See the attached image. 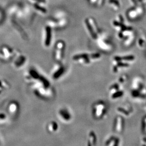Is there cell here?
Returning <instances> with one entry per match:
<instances>
[{"label": "cell", "instance_id": "10", "mask_svg": "<svg viewBox=\"0 0 146 146\" xmlns=\"http://www.w3.org/2000/svg\"><path fill=\"white\" fill-rule=\"evenodd\" d=\"M98 139L97 134L93 131H90L88 135L87 146H95L97 145Z\"/></svg>", "mask_w": 146, "mask_h": 146}, {"label": "cell", "instance_id": "17", "mask_svg": "<svg viewBox=\"0 0 146 146\" xmlns=\"http://www.w3.org/2000/svg\"><path fill=\"white\" fill-rule=\"evenodd\" d=\"M116 110L120 115L123 117H128L131 113L130 109H127V108L123 106H119L116 108Z\"/></svg>", "mask_w": 146, "mask_h": 146}, {"label": "cell", "instance_id": "1", "mask_svg": "<svg viewBox=\"0 0 146 146\" xmlns=\"http://www.w3.org/2000/svg\"><path fill=\"white\" fill-rule=\"evenodd\" d=\"M113 26L116 28L119 33L118 37L124 42L126 46L131 44L133 40V29L131 27L127 26L124 24V21L121 17H119L118 20L114 21L113 22Z\"/></svg>", "mask_w": 146, "mask_h": 146}, {"label": "cell", "instance_id": "24", "mask_svg": "<svg viewBox=\"0 0 146 146\" xmlns=\"http://www.w3.org/2000/svg\"><path fill=\"white\" fill-rule=\"evenodd\" d=\"M145 41L143 39H139L138 42V44L140 47H144L145 46Z\"/></svg>", "mask_w": 146, "mask_h": 146}, {"label": "cell", "instance_id": "15", "mask_svg": "<svg viewBox=\"0 0 146 146\" xmlns=\"http://www.w3.org/2000/svg\"><path fill=\"white\" fill-rule=\"evenodd\" d=\"M98 46L100 47L101 49L104 51H109L112 49V45L109 42H108L106 40H99L98 42Z\"/></svg>", "mask_w": 146, "mask_h": 146}, {"label": "cell", "instance_id": "4", "mask_svg": "<svg viewBox=\"0 0 146 146\" xmlns=\"http://www.w3.org/2000/svg\"><path fill=\"white\" fill-rule=\"evenodd\" d=\"M15 55L14 50L8 46H3L0 49V59L3 61L11 60L15 58Z\"/></svg>", "mask_w": 146, "mask_h": 146}, {"label": "cell", "instance_id": "22", "mask_svg": "<svg viewBox=\"0 0 146 146\" xmlns=\"http://www.w3.org/2000/svg\"><path fill=\"white\" fill-rule=\"evenodd\" d=\"M8 119L7 115L3 113H0V125L5 123Z\"/></svg>", "mask_w": 146, "mask_h": 146}, {"label": "cell", "instance_id": "5", "mask_svg": "<svg viewBox=\"0 0 146 146\" xmlns=\"http://www.w3.org/2000/svg\"><path fill=\"white\" fill-rule=\"evenodd\" d=\"M125 126V120L124 117L121 115H119L114 118L113 122V129L114 132L121 133L124 130Z\"/></svg>", "mask_w": 146, "mask_h": 146}, {"label": "cell", "instance_id": "3", "mask_svg": "<svg viewBox=\"0 0 146 146\" xmlns=\"http://www.w3.org/2000/svg\"><path fill=\"white\" fill-rule=\"evenodd\" d=\"M72 60L83 65H88L92 61L91 59V54L81 53L77 54L72 57Z\"/></svg>", "mask_w": 146, "mask_h": 146}, {"label": "cell", "instance_id": "9", "mask_svg": "<svg viewBox=\"0 0 146 146\" xmlns=\"http://www.w3.org/2000/svg\"><path fill=\"white\" fill-rule=\"evenodd\" d=\"M65 68L63 65L57 66L52 73V77L54 80H58L62 77L65 72Z\"/></svg>", "mask_w": 146, "mask_h": 146}, {"label": "cell", "instance_id": "7", "mask_svg": "<svg viewBox=\"0 0 146 146\" xmlns=\"http://www.w3.org/2000/svg\"><path fill=\"white\" fill-rule=\"evenodd\" d=\"M57 114L59 118L64 123H69L72 119V113L66 108H60L58 110Z\"/></svg>", "mask_w": 146, "mask_h": 146}, {"label": "cell", "instance_id": "19", "mask_svg": "<svg viewBox=\"0 0 146 146\" xmlns=\"http://www.w3.org/2000/svg\"><path fill=\"white\" fill-rule=\"evenodd\" d=\"M124 95V92L122 90H119L113 94H111V97L113 99H118L119 98L123 97Z\"/></svg>", "mask_w": 146, "mask_h": 146}, {"label": "cell", "instance_id": "8", "mask_svg": "<svg viewBox=\"0 0 146 146\" xmlns=\"http://www.w3.org/2000/svg\"><path fill=\"white\" fill-rule=\"evenodd\" d=\"M87 21V26L88 29L91 37L94 39L97 40L98 38V30L97 29V27L95 23L92 20L89 19L86 21Z\"/></svg>", "mask_w": 146, "mask_h": 146}, {"label": "cell", "instance_id": "16", "mask_svg": "<svg viewBox=\"0 0 146 146\" xmlns=\"http://www.w3.org/2000/svg\"><path fill=\"white\" fill-rule=\"evenodd\" d=\"M59 125L57 122L54 121H50L47 125V131L50 133H55L58 131Z\"/></svg>", "mask_w": 146, "mask_h": 146}, {"label": "cell", "instance_id": "20", "mask_svg": "<svg viewBox=\"0 0 146 146\" xmlns=\"http://www.w3.org/2000/svg\"><path fill=\"white\" fill-rule=\"evenodd\" d=\"M120 90H121L120 85L119 83H115L112 84V85H111L110 87H109V93H110V94H112Z\"/></svg>", "mask_w": 146, "mask_h": 146}, {"label": "cell", "instance_id": "14", "mask_svg": "<svg viewBox=\"0 0 146 146\" xmlns=\"http://www.w3.org/2000/svg\"><path fill=\"white\" fill-rule=\"evenodd\" d=\"M120 143V138L115 136H112L106 140L105 145L106 146H118Z\"/></svg>", "mask_w": 146, "mask_h": 146}, {"label": "cell", "instance_id": "18", "mask_svg": "<svg viewBox=\"0 0 146 146\" xmlns=\"http://www.w3.org/2000/svg\"><path fill=\"white\" fill-rule=\"evenodd\" d=\"M51 32L49 27H47L46 29V38L44 39V46L48 47L51 44Z\"/></svg>", "mask_w": 146, "mask_h": 146}, {"label": "cell", "instance_id": "23", "mask_svg": "<svg viewBox=\"0 0 146 146\" xmlns=\"http://www.w3.org/2000/svg\"><path fill=\"white\" fill-rule=\"evenodd\" d=\"M127 79V77L126 75H121L120 76V78L118 79V82L120 84H123L125 82Z\"/></svg>", "mask_w": 146, "mask_h": 146}, {"label": "cell", "instance_id": "13", "mask_svg": "<svg viewBox=\"0 0 146 146\" xmlns=\"http://www.w3.org/2000/svg\"><path fill=\"white\" fill-rule=\"evenodd\" d=\"M135 60V57L133 55H126L124 56H119L116 55L113 57V61H122L126 62H131L134 61Z\"/></svg>", "mask_w": 146, "mask_h": 146}, {"label": "cell", "instance_id": "26", "mask_svg": "<svg viewBox=\"0 0 146 146\" xmlns=\"http://www.w3.org/2000/svg\"></svg>", "mask_w": 146, "mask_h": 146}, {"label": "cell", "instance_id": "12", "mask_svg": "<svg viewBox=\"0 0 146 146\" xmlns=\"http://www.w3.org/2000/svg\"><path fill=\"white\" fill-rule=\"evenodd\" d=\"M26 61V57L25 56L19 54L14 60L13 65L16 68H19L25 64Z\"/></svg>", "mask_w": 146, "mask_h": 146}, {"label": "cell", "instance_id": "6", "mask_svg": "<svg viewBox=\"0 0 146 146\" xmlns=\"http://www.w3.org/2000/svg\"><path fill=\"white\" fill-rule=\"evenodd\" d=\"M65 44L62 41H59L56 44L54 58L56 61L61 62L64 58Z\"/></svg>", "mask_w": 146, "mask_h": 146}, {"label": "cell", "instance_id": "25", "mask_svg": "<svg viewBox=\"0 0 146 146\" xmlns=\"http://www.w3.org/2000/svg\"><path fill=\"white\" fill-rule=\"evenodd\" d=\"M141 145L142 146H146V137H144L142 138Z\"/></svg>", "mask_w": 146, "mask_h": 146}, {"label": "cell", "instance_id": "11", "mask_svg": "<svg viewBox=\"0 0 146 146\" xmlns=\"http://www.w3.org/2000/svg\"><path fill=\"white\" fill-rule=\"evenodd\" d=\"M19 104L16 101H13L9 104L7 106V110L9 113L11 114H15L18 113L19 111Z\"/></svg>", "mask_w": 146, "mask_h": 146}, {"label": "cell", "instance_id": "2", "mask_svg": "<svg viewBox=\"0 0 146 146\" xmlns=\"http://www.w3.org/2000/svg\"><path fill=\"white\" fill-rule=\"evenodd\" d=\"M107 113L108 106L104 101H97L93 104L92 114L95 120H102L106 116Z\"/></svg>", "mask_w": 146, "mask_h": 146}, {"label": "cell", "instance_id": "21", "mask_svg": "<svg viewBox=\"0 0 146 146\" xmlns=\"http://www.w3.org/2000/svg\"><path fill=\"white\" fill-rule=\"evenodd\" d=\"M141 130L142 132L146 135V115L144 116L141 121Z\"/></svg>", "mask_w": 146, "mask_h": 146}]
</instances>
